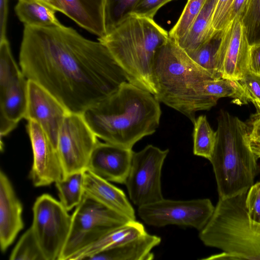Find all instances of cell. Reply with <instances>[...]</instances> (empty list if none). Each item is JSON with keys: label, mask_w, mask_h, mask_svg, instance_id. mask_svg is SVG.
I'll return each instance as SVG.
<instances>
[{"label": "cell", "mask_w": 260, "mask_h": 260, "mask_svg": "<svg viewBox=\"0 0 260 260\" xmlns=\"http://www.w3.org/2000/svg\"><path fill=\"white\" fill-rule=\"evenodd\" d=\"M169 150L148 145L133 151L131 167L125 183L128 196L138 207L162 199V168Z\"/></svg>", "instance_id": "9c48e42d"}, {"label": "cell", "mask_w": 260, "mask_h": 260, "mask_svg": "<svg viewBox=\"0 0 260 260\" xmlns=\"http://www.w3.org/2000/svg\"><path fill=\"white\" fill-rule=\"evenodd\" d=\"M217 0H207L185 35L176 43L187 53L197 49L214 33L212 18Z\"/></svg>", "instance_id": "603a6c76"}, {"label": "cell", "mask_w": 260, "mask_h": 260, "mask_svg": "<svg viewBox=\"0 0 260 260\" xmlns=\"http://www.w3.org/2000/svg\"><path fill=\"white\" fill-rule=\"evenodd\" d=\"M28 80L15 61L0 64V134L5 136L24 118L27 104Z\"/></svg>", "instance_id": "7c38bea8"}, {"label": "cell", "mask_w": 260, "mask_h": 260, "mask_svg": "<svg viewBox=\"0 0 260 260\" xmlns=\"http://www.w3.org/2000/svg\"><path fill=\"white\" fill-rule=\"evenodd\" d=\"M240 18L250 47L260 44V0H248Z\"/></svg>", "instance_id": "f1b7e54d"}, {"label": "cell", "mask_w": 260, "mask_h": 260, "mask_svg": "<svg viewBox=\"0 0 260 260\" xmlns=\"http://www.w3.org/2000/svg\"><path fill=\"white\" fill-rule=\"evenodd\" d=\"M140 0H104L106 35L110 32L133 12Z\"/></svg>", "instance_id": "83f0119b"}, {"label": "cell", "mask_w": 260, "mask_h": 260, "mask_svg": "<svg viewBox=\"0 0 260 260\" xmlns=\"http://www.w3.org/2000/svg\"><path fill=\"white\" fill-rule=\"evenodd\" d=\"M83 189L84 194L106 207L129 220H136L135 210L125 193L109 181L86 170Z\"/></svg>", "instance_id": "e0dca14e"}, {"label": "cell", "mask_w": 260, "mask_h": 260, "mask_svg": "<svg viewBox=\"0 0 260 260\" xmlns=\"http://www.w3.org/2000/svg\"><path fill=\"white\" fill-rule=\"evenodd\" d=\"M245 205L251 225L260 231V181L248 190Z\"/></svg>", "instance_id": "1f68e13d"}, {"label": "cell", "mask_w": 260, "mask_h": 260, "mask_svg": "<svg viewBox=\"0 0 260 260\" xmlns=\"http://www.w3.org/2000/svg\"><path fill=\"white\" fill-rule=\"evenodd\" d=\"M133 152L132 149L99 141L90 155L86 170L109 182L125 184Z\"/></svg>", "instance_id": "9a60e30c"}, {"label": "cell", "mask_w": 260, "mask_h": 260, "mask_svg": "<svg viewBox=\"0 0 260 260\" xmlns=\"http://www.w3.org/2000/svg\"><path fill=\"white\" fill-rule=\"evenodd\" d=\"M239 82L245 89L250 102L260 108V75L248 70Z\"/></svg>", "instance_id": "836d02e7"}, {"label": "cell", "mask_w": 260, "mask_h": 260, "mask_svg": "<svg viewBox=\"0 0 260 260\" xmlns=\"http://www.w3.org/2000/svg\"><path fill=\"white\" fill-rule=\"evenodd\" d=\"M159 103L150 92L125 82L82 115L98 138L132 149L158 128L161 115Z\"/></svg>", "instance_id": "7a4b0ae2"}, {"label": "cell", "mask_w": 260, "mask_h": 260, "mask_svg": "<svg viewBox=\"0 0 260 260\" xmlns=\"http://www.w3.org/2000/svg\"><path fill=\"white\" fill-rule=\"evenodd\" d=\"M84 171L72 173L55 183L59 201L68 211L76 207L83 198Z\"/></svg>", "instance_id": "d4e9b609"}, {"label": "cell", "mask_w": 260, "mask_h": 260, "mask_svg": "<svg viewBox=\"0 0 260 260\" xmlns=\"http://www.w3.org/2000/svg\"><path fill=\"white\" fill-rule=\"evenodd\" d=\"M147 233L142 223L136 219L129 220L73 255L70 260L89 259L102 251L132 241Z\"/></svg>", "instance_id": "44dd1931"}, {"label": "cell", "mask_w": 260, "mask_h": 260, "mask_svg": "<svg viewBox=\"0 0 260 260\" xmlns=\"http://www.w3.org/2000/svg\"><path fill=\"white\" fill-rule=\"evenodd\" d=\"M206 1H187L179 18L169 32L170 39L177 42L185 35L201 11Z\"/></svg>", "instance_id": "f546056e"}, {"label": "cell", "mask_w": 260, "mask_h": 260, "mask_svg": "<svg viewBox=\"0 0 260 260\" xmlns=\"http://www.w3.org/2000/svg\"><path fill=\"white\" fill-rule=\"evenodd\" d=\"M64 14L99 38L106 35L104 0H58Z\"/></svg>", "instance_id": "ffe728a7"}, {"label": "cell", "mask_w": 260, "mask_h": 260, "mask_svg": "<svg viewBox=\"0 0 260 260\" xmlns=\"http://www.w3.org/2000/svg\"><path fill=\"white\" fill-rule=\"evenodd\" d=\"M249 128L250 148L256 157L260 158V112L255 115Z\"/></svg>", "instance_id": "d590c367"}, {"label": "cell", "mask_w": 260, "mask_h": 260, "mask_svg": "<svg viewBox=\"0 0 260 260\" xmlns=\"http://www.w3.org/2000/svg\"><path fill=\"white\" fill-rule=\"evenodd\" d=\"M19 60L25 78L46 89L71 113L82 114L128 82L102 42L61 24L24 26Z\"/></svg>", "instance_id": "6da1fadb"}, {"label": "cell", "mask_w": 260, "mask_h": 260, "mask_svg": "<svg viewBox=\"0 0 260 260\" xmlns=\"http://www.w3.org/2000/svg\"><path fill=\"white\" fill-rule=\"evenodd\" d=\"M248 69L260 75V44L250 47Z\"/></svg>", "instance_id": "8d00e7d4"}, {"label": "cell", "mask_w": 260, "mask_h": 260, "mask_svg": "<svg viewBox=\"0 0 260 260\" xmlns=\"http://www.w3.org/2000/svg\"><path fill=\"white\" fill-rule=\"evenodd\" d=\"M244 192L219 200L199 238L208 247L232 254L235 260H260V231L249 220Z\"/></svg>", "instance_id": "8992f818"}, {"label": "cell", "mask_w": 260, "mask_h": 260, "mask_svg": "<svg viewBox=\"0 0 260 260\" xmlns=\"http://www.w3.org/2000/svg\"><path fill=\"white\" fill-rule=\"evenodd\" d=\"M205 93L218 100L221 98H233L236 103L246 104L250 102L245 89L239 81L220 78L208 80L204 86Z\"/></svg>", "instance_id": "484cf974"}, {"label": "cell", "mask_w": 260, "mask_h": 260, "mask_svg": "<svg viewBox=\"0 0 260 260\" xmlns=\"http://www.w3.org/2000/svg\"><path fill=\"white\" fill-rule=\"evenodd\" d=\"M8 0H0V41L7 39Z\"/></svg>", "instance_id": "74e56055"}, {"label": "cell", "mask_w": 260, "mask_h": 260, "mask_svg": "<svg viewBox=\"0 0 260 260\" xmlns=\"http://www.w3.org/2000/svg\"><path fill=\"white\" fill-rule=\"evenodd\" d=\"M193 124V153L209 160L214 149L216 132L210 126L206 115L199 116Z\"/></svg>", "instance_id": "4316f807"}, {"label": "cell", "mask_w": 260, "mask_h": 260, "mask_svg": "<svg viewBox=\"0 0 260 260\" xmlns=\"http://www.w3.org/2000/svg\"><path fill=\"white\" fill-rule=\"evenodd\" d=\"M26 130L30 138L33 162L29 177L36 187L48 186L63 177L56 149L41 126L27 120Z\"/></svg>", "instance_id": "4fadbf2b"}, {"label": "cell", "mask_w": 260, "mask_h": 260, "mask_svg": "<svg viewBox=\"0 0 260 260\" xmlns=\"http://www.w3.org/2000/svg\"><path fill=\"white\" fill-rule=\"evenodd\" d=\"M152 78L155 98L192 123L197 112L208 110L217 104L218 100L207 95L204 90L206 81L216 79L170 38L155 53Z\"/></svg>", "instance_id": "3957f363"}, {"label": "cell", "mask_w": 260, "mask_h": 260, "mask_svg": "<svg viewBox=\"0 0 260 260\" xmlns=\"http://www.w3.org/2000/svg\"><path fill=\"white\" fill-rule=\"evenodd\" d=\"M249 128L238 117L221 110L210 159L219 198L246 192L259 172L257 158L249 144Z\"/></svg>", "instance_id": "5b68a950"}, {"label": "cell", "mask_w": 260, "mask_h": 260, "mask_svg": "<svg viewBox=\"0 0 260 260\" xmlns=\"http://www.w3.org/2000/svg\"><path fill=\"white\" fill-rule=\"evenodd\" d=\"M234 1L217 0L212 18V27L214 30L223 29L231 23V11Z\"/></svg>", "instance_id": "d6a6232c"}, {"label": "cell", "mask_w": 260, "mask_h": 260, "mask_svg": "<svg viewBox=\"0 0 260 260\" xmlns=\"http://www.w3.org/2000/svg\"><path fill=\"white\" fill-rule=\"evenodd\" d=\"M19 1V0H18ZM43 3L54 9L56 11L62 13V9L58 0H34Z\"/></svg>", "instance_id": "ab89813d"}, {"label": "cell", "mask_w": 260, "mask_h": 260, "mask_svg": "<svg viewBox=\"0 0 260 260\" xmlns=\"http://www.w3.org/2000/svg\"><path fill=\"white\" fill-rule=\"evenodd\" d=\"M99 141L82 114H67L59 132L56 148L63 177L86 170L90 155Z\"/></svg>", "instance_id": "8fae6325"}, {"label": "cell", "mask_w": 260, "mask_h": 260, "mask_svg": "<svg viewBox=\"0 0 260 260\" xmlns=\"http://www.w3.org/2000/svg\"><path fill=\"white\" fill-rule=\"evenodd\" d=\"M231 26V22L224 29L215 30L197 49L187 53L197 64L211 74L216 79L222 78Z\"/></svg>", "instance_id": "d6986e66"}, {"label": "cell", "mask_w": 260, "mask_h": 260, "mask_svg": "<svg viewBox=\"0 0 260 260\" xmlns=\"http://www.w3.org/2000/svg\"><path fill=\"white\" fill-rule=\"evenodd\" d=\"M250 47L240 17L231 22V34L224 61L221 78L240 81L248 70Z\"/></svg>", "instance_id": "ac0fdd59"}, {"label": "cell", "mask_w": 260, "mask_h": 260, "mask_svg": "<svg viewBox=\"0 0 260 260\" xmlns=\"http://www.w3.org/2000/svg\"><path fill=\"white\" fill-rule=\"evenodd\" d=\"M14 9L24 26L45 27L61 24L55 16L56 11L40 2L19 0Z\"/></svg>", "instance_id": "cb8c5ba5"}, {"label": "cell", "mask_w": 260, "mask_h": 260, "mask_svg": "<svg viewBox=\"0 0 260 260\" xmlns=\"http://www.w3.org/2000/svg\"><path fill=\"white\" fill-rule=\"evenodd\" d=\"M161 238L147 233L121 245L102 251L89 260H152V249L159 245Z\"/></svg>", "instance_id": "7402d4cb"}, {"label": "cell", "mask_w": 260, "mask_h": 260, "mask_svg": "<svg viewBox=\"0 0 260 260\" xmlns=\"http://www.w3.org/2000/svg\"><path fill=\"white\" fill-rule=\"evenodd\" d=\"M10 260H45L29 228L19 238L10 255Z\"/></svg>", "instance_id": "4dcf8cb0"}, {"label": "cell", "mask_w": 260, "mask_h": 260, "mask_svg": "<svg viewBox=\"0 0 260 260\" xmlns=\"http://www.w3.org/2000/svg\"><path fill=\"white\" fill-rule=\"evenodd\" d=\"M169 38V32L153 19L132 14L98 40L124 71L128 82L155 95L153 59Z\"/></svg>", "instance_id": "277c9868"}, {"label": "cell", "mask_w": 260, "mask_h": 260, "mask_svg": "<svg viewBox=\"0 0 260 260\" xmlns=\"http://www.w3.org/2000/svg\"><path fill=\"white\" fill-rule=\"evenodd\" d=\"M215 209L209 199L172 200L163 198L138 207V213L144 222L151 226L168 225L189 226L199 231L206 225Z\"/></svg>", "instance_id": "30bf717a"}, {"label": "cell", "mask_w": 260, "mask_h": 260, "mask_svg": "<svg viewBox=\"0 0 260 260\" xmlns=\"http://www.w3.org/2000/svg\"><path fill=\"white\" fill-rule=\"evenodd\" d=\"M23 205L7 175L0 171V247L5 252L24 228Z\"/></svg>", "instance_id": "2e32d148"}, {"label": "cell", "mask_w": 260, "mask_h": 260, "mask_svg": "<svg viewBox=\"0 0 260 260\" xmlns=\"http://www.w3.org/2000/svg\"><path fill=\"white\" fill-rule=\"evenodd\" d=\"M30 227L45 260H59L68 238L71 215L59 201L44 193L36 200Z\"/></svg>", "instance_id": "ba28073f"}, {"label": "cell", "mask_w": 260, "mask_h": 260, "mask_svg": "<svg viewBox=\"0 0 260 260\" xmlns=\"http://www.w3.org/2000/svg\"><path fill=\"white\" fill-rule=\"evenodd\" d=\"M69 113L51 93L37 83L28 80L27 104L24 118L38 123L56 149L60 129Z\"/></svg>", "instance_id": "5bb4252c"}, {"label": "cell", "mask_w": 260, "mask_h": 260, "mask_svg": "<svg viewBox=\"0 0 260 260\" xmlns=\"http://www.w3.org/2000/svg\"><path fill=\"white\" fill-rule=\"evenodd\" d=\"M174 0H140L132 14L153 19L163 6Z\"/></svg>", "instance_id": "e575fe53"}, {"label": "cell", "mask_w": 260, "mask_h": 260, "mask_svg": "<svg viewBox=\"0 0 260 260\" xmlns=\"http://www.w3.org/2000/svg\"><path fill=\"white\" fill-rule=\"evenodd\" d=\"M248 0H235L233 4L231 15V22L235 18L240 17Z\"/></svg>", "instance_id": "f35d334b"}, {"label": "cell", "mask_w": 260, "mask_h": 260, "mask_svg": "<svg viewBox=\"0 0 260 260\" xmlns=\"http://www.w3.org/2000/svg\"><path fill=\"white\" fill-rule=\"evenodd\" d=\"M129 220L84 193L71 215L70 230L59 260H70L75 254Z\"/></svg>", "instance_id": "52a82bcc"}]
</instances>
